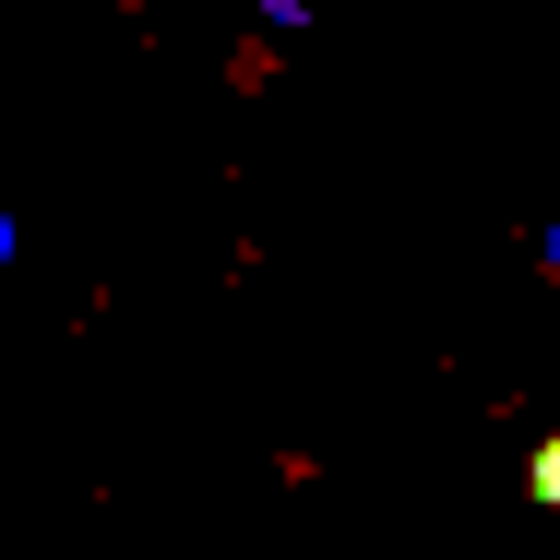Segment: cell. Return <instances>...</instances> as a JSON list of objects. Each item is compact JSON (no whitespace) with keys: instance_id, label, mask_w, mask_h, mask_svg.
Returning <instances> with one entry per match:
<instances>
[{"instance_id":"obj_1","label":"cell","mask_w":560,"mask_h":560,"mask_svg":"<svg viewBox=\"0 0 560 560\" xmlns=\"http://www.w3.org/2000/svg\"><path fill=\"white\" fill-rule=\"evenodd\" d=\"M537 489H549V501H560V442H549V465H537Z\"/></svg>"}]
</instances>
